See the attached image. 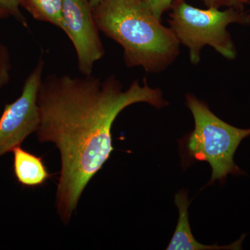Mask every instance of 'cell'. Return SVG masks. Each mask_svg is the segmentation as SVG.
I'll return each mask as SVG.
<instances>
[{
  "label": "cell",
  "mask_w": 250,
  "mask_h": 250,
  "mask_svg": "<svg viewBox=\"0 0 250 250\" xmlns=\"http://www.w3.org/2000/svg\"><path fill=\"white\" fill-rule=\"evenodd\" d=\"M21 4L36 21L49 23L62 30V0H21Z\"/></svg>",
  "instance_id": "9c48e42d"
},
{
  "label": "cell",
  "mask_w": 250,
  "mask_h": 250,
  "mask_svg": "<svg viewBox=\"0 0 250 250\" xmlns=\"http://www.w3.org/2000/svg\"><path fill=\"white\" fill-rule=\"evenodd\" d=\"M45 63L41 57L26 79L19 98L4 106L0 117V157L21 146L28 136L39 129L41 116L38 95Z\"/></svg>",
  "instance_id": "5b68a950"
},
{
  "label": "cell",
  "mask_w": 250,
  "mask_h": 250,
  "mask_svg": "<svg viewBox=\"0 0 250 250\" xmlns=\"http://www.w3.org/2000/svg\"><path fill=\"white\" fill-rule=\"evenodd\" d=\"M12 70L11 54L0 36V89L9 83Z\"/></svg>",
  "instance_id": "30bf717a"
},
{
  "label": "cell",
  "mask_w": 250,
  "mask_h": 250,
  "mask_svg": "<svg viewBox=\"0 0 250 250\" xmlns=\"http://www.w3.org/2000/svg\"><path fill=\"white\" fill-rule=\"evenodd\" d=\"M0 6L6 10L10 16H12L23 27H28L27 19L21 11V0H0Z\"/></svg>",
  "instance_id": "8fae6325"
},
{
  "label": "cell",
  "mask_w": 250,
  "mask_h": 250,
  "mask_svg": "<svg viewBox=\"0 0 250 250\" xmlns=\"http://www.w3.org/2000/svg\"><path fill=\"white\" fill-rule=\"evenodd\" d=\"M12 152L15 177L21 185L39 187L48 180L50 174L42 158L22 149L21 146L15 147Z\"/></svg>",
  "instance_id": "ba28073f"
},
{
  "label": "cell",
  "mask_w": 250,
  "mask_h": 250,
  "mask_svg": "<svg viewBox=\"0 0 250 250\" xmlns=\"http://www.w3.org/2000/svg\"><path fill=\"white\" fill-rule=\"evenodd\" d=\"M103 1L104 0H88L90 7H91L93 10L96 9L99 5L101 4Z\"/></svg>",
  "instance_id": "5bb4252c"
},
{
  "label": "cell",
  "mask_w": 250,
  "mask_h": 250,
  "mask_svg": "<svg viewBox=\"0 0 250 250\" xmlns=\"http://www.w3.org/2000/svg\"><path fill=\"white\" fill-rule=\"evenodd\" d=\"M174 202L178 208L179 218L172 239L166 248L167 250H218L232 249L231 246L202 244L195 240L189 223L188 207L190 202L187 190L177 192Z\"/></svg>",
  "instance_id": "52a82bcc"
},
{
  "label": "cell",
  "mask_w": 250,
  "mask_h": 250,
  "mask_svg": "<svg viewBox=\"0 0 250 250\" xmlns=\"http://www.w3.org/2000/svg\"><path fill=\"white\" fill-rule=\"evenodd\" d=\"M168 22L179 43L188 47L190 60L196 65L206 45L213 47L228 59H234L236 50L228 31L229 24H249V14L244 11L228 8L198 9L187 0H173Z\"/></svg>",
  "instance_id": "277c9868"
},
{
  "label": "cell",
  "mask_w": 250,
  "mask_h": 250,
  "mask_svg": "<svg viewBox=\"0 0 250 250\" xmlns=\"http://www.w3.org/2000/svg\"><path fill=\"white\" fill-rule=\"evenodd\" d=\"M186 104L195 122L193 131L184 137V161H207L211 167V178L223 182L228 174H244L233 161L235 152L243 139L250 136V129L235 127L210 111L207 104L192 94L186 95Z\"/></svg>",
  "instance_id": "3957f363"
},
{
  "label": "cell",
  "mask_w": 250,
  "mask_h": 250,
  "mask_svg": "<svg viewBox=\"0 0 250 250\" xmlns=\"http://www.w3.org/2000/svg\"><path fill=\"white\" fill-rule=\"evenodd\" d=\"M137 103L158 109L168 103L159 88L138 80L123 89L115 76L104 80L90 75L51 74L38 95L41 122L38 141L52 143L61 159L55 196L57 214L64 225L71 221L82 193L113 151L112 127L123 110Z\"/></svg>",
  "instance_id": "6da1fadb"
},
{
  "label": "cell",
  "mask_w": 250,
  "mask_h": 250,
  "mask_svg": "<svg viewBox=\"0 0 250 250\" xmlns=\"http://www.w3.org/2000/svg\"><path fill=\"white\" fill-rule=\"evenodd\" d=\"M9 13L0 6V19H6V18H9Z\"/></svg>",
  "instance_id": "9a60e30c"
},
{
  "label": "cell",
  "mask_w": 250,
  "mask_h": 250,
  "mask_svg": "<svg viewBox=\"0 0 250 250\" xmlns=\"http://www.w3.org/2000/svg\"><path fill=\"white\" fill-rule=\"evenodd\" d=\"M157 19L161 21L163 14L170 10L173 0H141Z\"/></svg>",
  "instance_id": "7c38bea8"
},
{
  "label": "cell",
  "mask_w": 250,
  "mask_h": 250,
  "mask_svg": "<svg viewBox=\"0 0 250 250\" xmlns=\"http://www.w3.org/2000/svg\"><path fill=\"white\" fill-rule=\"evenodd\" d=\"M250 17V14H249Z\"/></svg>",
  "instance_id": "e0dca14e"
},
{
  "label": "cell",
  "mask_w": 250,
  "mask_h": 250,
  "mask_svg": "<svg viewBox=\"0 0 250 250\" xmlns=\"http://www.w3.org/2000/svg\"><path fill=\"white\" fill-rule=\"evenodd\" d=\"M250 1V0H245V2H246V4H247V3H249Z\"/></svg>",
  "instance_id": "2e32d148"
},
{
  "label": "cell",
  "mask_w": 250,
  "mask_h": 250,
  "mask_svg": "<svg viewBox=\"0 0 250 250\" xmlns=\"http://www.w3.org/2000/svg\"><path fill=\"white\" fill-rule=\"evenodd\" d=\"M207 8L221 7L233 8V9L244 11L245 0H202Z\"/></svg>",
  "instance_id": "4fadbf2b"
},
{
  "label": "cell",
  "mask_w": 250,
  "mask_h": 250,
  "mask_svg": "<svg viewBox=\"0 0 250 250\" xmlns=\"http://www.w3.org/2000/svg\"><path fill=\"white\" fill-rule=\"evenodd\" d=\"M62 30L76 52L77 67L82 75L93 74L94 66L105 54L93 10L88 0H62Z\"/></svg>",
  "instance_id": "8992f818"
},
{
  "label": "cell",
  "mask_w": 250,
  "mask_h": 250,
  "mask_svg": "<svg viewBox=\"0 0 250 250\" xmlns=\"http://www.w3.org/2000/svg\"><path fill=\"white\" fill-rule=\"evenodd\" d=\"M99 30L123 47L126 66L158 73L179 53V42L141 0H104L93 10Z\"/></svg>",
  "instance_id": "7a4b0ae2"
}]
</instances>
